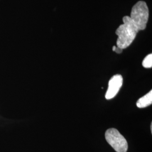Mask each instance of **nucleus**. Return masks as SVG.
Instances as JSON below:
<instances>
[{"label":"nucleus","mask_w":152,"mask_h":152,"mask_svg":"<svg viewBox=\"0 0 152 152\" xmlns=\"http://www.w3.org/2000/svg\"><path fill=\"white\" fill-rule=\"evenodd\" d=\"M122 20L124 24L117 29L115 34L118 36L117 47L125 49L132 43L139 29L132 22L130 16H124Z\"/></svg>","instance_id":"nucleus-1"},{"label":"nucleus","mask_w":152,"mask_h":152,"mask_svg":"<svg viewBox=\"0 0 152 152\" xmlns=\"http://www.w3.org/2000/svg\"><path fill=\"white\" fill-rule=\"evenodd\" d=\"M130 17L139 31L146 28L149 18V9L144 1H139L132 8Z\"/></svg>","instance_id":"nucleus-2"},{"label":"nucleus","mask_w":152,"mask_h":152,"mask_svg":"<svg viewBox=\"0 0 152 152\" xmlns=\"http://www.w3.org/2000/svg\"><path fill=\"white\" fill-rule=\"evenodd\" d=\"M106 140L117 152H126L128 149V144L124 136L115 129H109L105 134Z\"/></svg>","instance_id":"nucleus-3"},{"label":"nucleus","mask_w":152,"mask_h":152,"mask_svg":"<svg viewBox=\"0 0 152 152\" xmlns=\"http://www.w3.org/2000/svg\"><path fill=\"white\" fill-rule=\"evenodd\" d=\"M123 83V77L120 75L113 76L109 80L108 88L105 94V98L110 100L114 98L122 87Z\"/></svg>","instance_id":"nucleus-4"},{"label":"nucleus","mask_w":152,"mask_h":152,"mask_svg":"<svg viewBox=\"0 0 152 152\" xmlns=\"http://www.w3.org/2000/svg\"><path fill=\"white\" fill-rule=\"evenodd\" d=\"M152 103V91L148 92L142 98H140L136 103V105L139 108H145Z\"/></svg>","instance_id":"nucleus-5"},{"label":"nucleus","mask_w":152,"mask_h":152,"mask_svg":"<svg viewBox=\"0 0 152 152\" xmlns=\"http://www.w3.org/2000/svg\"><path fill=\"white\" fill-rule=\"evenodd\" d=\"M142 66L145 68H151L152 66V54L148 55L142 61Z\"/></svg>","instance_id":"nucleus-6"},{"label":"nucleus","mask_w":152,"mask_h":152,"mask_svg":"<svg viewBox=\"0 0 152 152\" xmlns=\"http://www.w3.org/2000/svg\"><path fill=\"white\" fill-rule=\"evenodd\" d=\"M122 51H123V49H121L118 47H116L115 50H114V51L117 54H121L122 52Z\"/></svg>","instance_id":"nucleus-7"},{"label":"nucleus","mask_w":152,"mask_h":152,"mask_svg":"<svg viewBox=\"0 0 152 152\" xmlns=\"http://www.w3.org/2000/svg\"><path fill=\"white\" fill-rule=\"evenodd\" d=\"M115 48H116V46H114L113 47V49H112V50H113V51H114V50H115Z\"/></svg>","instance_id":"nucleus-8"},{"label":"nucleus","mask_w":152,"mask_h":152,"mask_svg":"<svg viewBox=\"0 0 152 152\" xmlns=\"http://www.w3.org/2000/svg\"><path fill=\"white\" fill-rule=\"evenodd\" d=\"M151 131H152V125L151 124Z\"/></svg>","instance_id":"nucleus-9"}]
</instances>
